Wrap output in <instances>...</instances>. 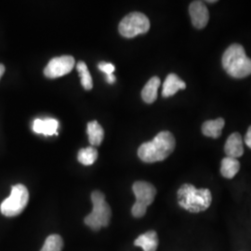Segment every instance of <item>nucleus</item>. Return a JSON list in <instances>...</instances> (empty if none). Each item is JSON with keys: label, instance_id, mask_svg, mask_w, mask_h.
<instances>
[{"label": "nucleus", "instance_id": "1", "mask_svg": "<svg viewBox=\"0 0 251 251\" xmlns=\"http://www.w3.org/2000/svg\"><path fill=\"white\" fill-rule=\"evenodd\" d=\"M176 146V141L170 131H161L153 140L144 143L138 149V156L145 163L163 161L171 155Z\"/></svg>", "mask_w": 251, "mask_h": 251}, {"label": "nucleus", "instance_id": "9", "mask_svg": "<svg viewBox=\"0 0 251 251\" xmlns=\"http://www.w3.org/2000/svg\"><path fill=\"white\" fill-rule=\"evenodd\" d=\"M189 13L193 25L198 29H203L206 26L209 13L206 5L202 1H193L189 6Z\"/></svg>", "mask_w": 251, "mask_h": 251}, {"label": "nucleus", "instance_id": "8", "mask_svg": "<svg viewBox=\"0 0 251 251\" xmlns=\"http://www.w3.org/2000/svg\"><path fill=\"white\" fill-rule=\"evenodd\" d=\"M75 59L70 55H64L51 59L44 69L48 78H58L72 71L75 67Z\"/></svg>", "mask_w": 251, "mask_h": 251}, {"label": "nucleus", "instance_id": "22", "mask_svg": "<svg viewBox=\"0 0 251 251\" xmlns=\"http://www.w3.org/2000/svg\"><path fill=\"white\" fill-rule=\"evenodd\" d=\"M245 144H247L251 149V126L248 129V132L245 136Z\"/></svg>", "mask_w": 251, "mask_h": 251}, {"label": "nucleus", "instance_id": "19", "mask_svg": "<svg viewBox=\"0 0 251 251\" xmlns=\"http://www.w3.org/2000/svg\"><path fill=\"white\" fill-rule=\"evenodd\" d=\"M76 70L80 75L81 84L83 88L86 90H91L93 87V82L87 64L84 62H78L76 64Z\"/></svg>", "mask_w": 251, "mask_h": 251}, {"label": "nucleus", "instance_id": "25", "mask_svg": "<svg viewBox=\"0 0 251 251\" xmlns=\"http://www.w3.org/2000/svg\"><path fill=\"white\" fill-rule=\"evenodd\" d=\"M216 2L217 1H215V0L214 1H206V3H216Z\"/></svg>", "mask_w": 251, "mask_h": 251}, {"label": "nucleus", "instance_id": "10", "mask_svg": "<svg viewBox=\"0 0 251 251\" xmlns=\"http://www.w3.org/2000/svg\"><path fill=\"white\" fill-rule=\"evenodd\" d=\"M225 152L228 157L238 158L244 153V146L241 135L234 132L230 135L225 143Z\"/></svg>", "mask_w": 251, "mask_h": 251}, {"label": "nucleus", "instance_id": "16", "mask_svg": "<svg viewBox=\"0 0 251 251\" xmlns=\"http://www.w3.org/2000/svg\"><path fill=\"white\" fill-rule=\"evenodd\" d=\"M240 170V163L236 158L226 156L222 161L221 173L226 179H233Z\"/></svg>", "mask_w": 251, "mask_h": 251}, {"label": "nucleus", "instance_id": "20", "mask_svg": "<svg viewBox=\"0 0 251 251\" xmlns=\"http://www.w3.org/2000/svg\"><path fill=\"white\" fill-rule=\"evenodd\" d=\"M63 248V238L59 234H51L47 237L45 244L40 251H62Z\"/></svg>", "mask_w": 251, "mask_h": 251}, {"label": "nucleus", "instance_id": "3", "mask_svg": "<svg viewBox=\"0 0 251 251\" xmlns=\"http://www.w3.org/2000/svg\"><path fill=\"white\" fill-rule=\"evenodd\" d=\"M222 63L226 73L233 78H244L251 75V59L240 44H233L225 50Z\"/></svg>", "mask_w": 251, "mask_h": 251}, {"label": "nucleus", "instance_id": "23", "mask_svg": "<svg viewBox=\"0 0 251 251\" xmlns=\"http://www.w3.org/2000/svg\"><path fill=\"white\" fill-rule=\"evenodd\" d=\"M117 80V78H116V76L114 75V74H112V75H106V81H107L109 84H114L115 82Z\"/></svg>", "mask_w": 251, "mask_h": 251}, {"label": "nucleus", "instance_id": "6", "mask_svg": "<svg viewBox=\"0 0 251 251\" xmlns=\"http://www.w3.org/2000/svg\"><path fill=\"white\" fill-rule=\"evenodd\" d=\"M132 190L134 193L136 202L132 206L131 213L135 218H142L145 215L148 206L153 202L156 189L147 181H136Z\"/></svg>", "mask_w": 251, "mask_h": 251}, {"label": "nucleus", "instance_id": "11", "mask_svg": "<svg viewBox=\"0 0 251 251\" xmlns=\"http://www.w3.org/2000/svg\"><path fill=\"white\" fill-rule=\"evenodd\" d=\"M186 84L181 80L176 74H170L163 84L162 96L169 98L175 95L179 90H185Z\"/></svg>", "mask_w": 251, "mask_h": 251}, {"label": "nucleus", "instance_id": "4", "mask_svg": "<svg viewBox=\"0 0 251 251\" xmlns=\"http://www.w3.org/2000/svg\"><path fill=\"white\" fill-rule=\"evenodd\" d=\"M91 201L93 204V210L90 215L85 218V224L92 230L98 231L101 227L109 225L112 211L101 192L94 191L91 194Z\"/></svg>", "mask_w": 251, "mask_h": 251}, {"label": "nucleus", "instance_id": "18", "mask_svg": "<svg viewBox=\"0 0 251 251\" xmlns=\"http://www.w3.org/2000/svg\"><path fill=\"white\" fill-rule=\"evenodd\" d=\"M97 158H98V151L93 146L83 148L79 150V152L77 153L78 161L85 166L93 165L97 160Z\"/></svg>", "mask_w": 251, "mask_h": 251}, {"label": "nucleus", "instance_id": "2", "mask_svg": "<svg viewBox=\"0 0 251 251\" xmlns=\"http://www.w3.org/2000/svg\"><path fill=\"white\" fill-rule=\"evenodd\" d=\"M180 207L191 213H200L206 210L212 202V195L208 189H197L190 183L182 184L177 193Z\"/></svg>", "mask_w": 251, "mask_h": 251}, {"label": "nucleus", "instance_id": "14", "mask_svg": "<svg viewBox=\"0 0 251 251\" xmlns=\"http://www.w3.org/2000/svg\"><path fill=\"white\" fill-rule=\"evenodd\" d=\"M161 81L158 76H152L142 90V98L146 103H152L157 99V90Z\"/></svg>", "mask_w": 251, "mask_h": 251}, {"label": "nucleus", "instance_id": "15", "mask_svg": "<svg viewBox=\"0 0 251 251\" xmlns=\"http://www.w3.org/2000/svg\"><path fill=\"white\" fill-rule=\"evenodd\" d=\"M225 124V121L224 118H217L215 120H207L202 125V132L206 137L217 139L222 135Z\"/></svg>", "mask_w": 251, "mask_h": 251}, {"label": "nucleus", "instance_id": "12", "mask_svg": "<svg viewBox=\"0 0 251 251\" xmlns=\"http://www.w3.org/2000/svg\"><path fill=\"white\" fill-rule=\"evenodd\" d=\"M58 126L59 122L53 118L36 119L33 123V130L37 134H43L45 136L58 135Z\"/></svg>", "mask_w": 251, "mask_h": 251}, {"label": "nucleus", "instance_id": "17", "mask_svg": "<svg viewBox=\"0 0 251 251\" xmlns=\"http://www.w3.org/2000/svg\"><path fill=\"white\" fill-rule=\"evenodd\" d=\"M87 132L91 145L98 146L102 143L104 138V130L97 121H91L88 124Z\"/></svg>", "mask_w": 251, "mask_h": 251}, {"label": "nucleus", "instance_id": "24", "mask_svg": "<svg viewBox=\"0 0 251 251\" xmlns=\"http://www.w3.org/2000/svg\"><path fill=\"white\" fill-rule=\"evenodd\" d=\"M4 73H5V66L0 63V79H1L2 75H4Z\"/></svg>", "mask_w": 251, "mask_h": 251}, {"label": "nucleus", "instance_id": "5", "mask_svg": "<svg viewBox=\"0 0 251 251\" xmlns=\"http://www.w3.org/2000/svg\"><path fill=\"white\" fill-rule=\"evenodd\" d=\"M29 201V192L24 184H16L12 186L10 195L6 198L1 206V213L6 217L18 216L25 210Z\"/></svg>", "mask_w": 251, "mask_h": 251}, {"label": "nucleus", "instance_id": "21", "mask_svg": "<svg viewBox=\"0 0 251 251\" xmlns=\"http://www.w3.org/2000/svg\"><path fill=\"white\" fill-rule=\"evenodd\" d=\"M98 67H99V69L100 71L105 73L106 75L114 74V71H115V69H116V67H115L114 64H112V63H104V62L100 63Z\"/></svg>", "mask_w": 251, "mask_h": 251}, {"label": "nucleus", "instance_id": "7", "mask_svg": "<svg viewBox=\"0 0 251 251\" xmlns=\"http://www.w3.org/2000/svg\"><path fill=\"white\" fill-rule=\"evenodd\" d=\"M150 29V21L142 12H131L122 19L118 25L120 35L126 38H132L145 34Z\"/></svg>", "mask_w": 251, "mask_h": 251}, {"label": "nucleus", "instance_id": "13", "mask_svg": "<svg viewBox=\"0 0 251 251\" xmlns=\"http://www.w3.org/2000/svg\"><path fill=\"white\" fill-rule=\"evenodd\" d=\"M136 247L142 248L144 251H156L158 247L157 233L154 231H149L141 234L134 241Z\"/></svg>", "mask_w": 251, "mask_h": 251}]
</instances>
